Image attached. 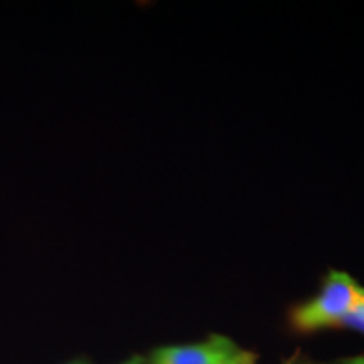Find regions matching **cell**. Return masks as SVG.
Here are the masks:
<instances>
[{
  "mask_svg": "<svg viewBox=\"0 0 364 364\" xmlns=\"http://www.w3.org/2000/svg\"><path fill=\"white\" fill-rule=\"evenodd\" d=\"M289 364H309V363H300L299 361V363H289Z\"/></svg>",
  "mask_w": 364,
  "mask_h": 364,
  "instance_id": "8",
  "label": "cell"
},
{
  "mask_svg": "<svg viewBox=\"0 0 364 364\" xmlns=\"http://www.w3.org/2000/svg\"><path fill=\"white\" fill-rule=\"evenodd\" d=\"M230 364H255V356L248 351H241Z\"/></svg>",
  "mask_w": 364,
  "mask_h": 364,
  "instance_id": "4",
  "label": "cell"
},
{
  "mask_svg": "<svg viewBox=\"0 0 364 364\" xmlns=\"http://www.w3.org/2000/svg\"><path fill=\"white\" fill-rule=\"evenodd\" d=\"M70 364H86V363H83V361H75V363H70Z\"/></svg>",
  "mask_w": 364,
  "mask_h": 364,
  "instance_id": "7",
  "label": "cell"
},
{
  "mask_svg": "<svg viewBox=\"0 0 364 364\" xmlns=\"http://www.w3.org/2000/svg\"><path fill=\"white\" fill-rule=\"evenodd\" d=\"M363 285L343 270H331L316 297L290 312V324L299 332H316L343 326L361 294Z\"/></svg>",
  "mask_w": 364,
  "mask_h": 364,
  "instance_id": "1",
  "label": "cell"
},
{
  "mask_svg": "<svg viewBox=\"0 0 364 364\" xmlns=\"http://www.w3.org/2000/svg\"><path fill=\"white\" fill-rule=\"evenodd\" d=\"M243 351L233 339L213 334L193 344H172L150 354V364H230Z\"/></svg>",
  "mask_w": 364,
  "mask_h": 364,
  "instance_id": "2",
  "label": "cell"
},
{
  "mask_svg": "<svg viewBox=\"0 0 364 364\" xmlns=\"http://www.w3.org/2000/svg\"><path fill=\"white\" fill-rule=\"evenodd\" d=\"M346 329H353L359 332V334H364V287L359 294V297L354 304L351 311H349L348 316H346L343 326Z\"/></svg>",
  "mask_w": 364,
  "mask_h": 364,
  "instance_id": "3",
  "label": "cell"
},
{
  "mask_svg": "<svg viewBox=\"0 0 364 364\" xmlns=\"http://www.w3.org/2000/svg\"><path fill=\"white\" fill-rule=\"evenodd\" d=\"M336 364H364V354H359V356H349L339 359Z\"/></svg>",
  "mask_w": 364,
  "mask_h": 364,
  "instance_id": "5",
  "label": "cell"
},
{
  "mask_svg": "<svg viewBox=\"0 0 364 364\" xmlns=\"http://www.w3.org/2000/svg\"><path fill=\"white\" fill-rule=\"evenodd\" d=\"M124 364H144V361H142V358H134V359H130L129 363H124Z\"/></svg>",
  "mask_w": 364,
  "mask_h": 364,
  "instance_id": "6",
  "label": "cell"
}]
</instances>
